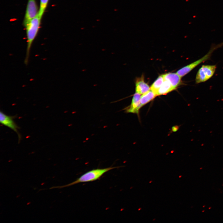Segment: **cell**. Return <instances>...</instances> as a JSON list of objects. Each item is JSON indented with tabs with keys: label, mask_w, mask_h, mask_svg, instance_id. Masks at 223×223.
Masks as SVG:
<instances>
[{
	"label": "cell",
	"mask_w": 223,
	"mask_h": 223,
	"mask_svg": "<svg viewBox=\"0 0 223 223\" xmlns=\"http://www.w3.org/2000/svg\"><path fill=\"white\" fill-rule=\"evenodd\" d=\"M41 19L38 14L25 27L26 30L27 43L24 61L26 65L28 64L31 48L39 30Z\"/></svg>",
	"instance_id": "cell-1"
},
{
	"label": "cell",
	"mask_w": 223,
	"mask_h": 223,
	"mask_svg": "<svg viewBox=\"0 0 223 223\" xmlns=\"http://www.w3.org/2000/svg\"><path fill=\"white\" fill-rule=\"evenodd\" d=\"M119 167H110L103 168L94 169L85 173L76 180L61 187L71 186L78 183L94 181L98 179L105 173L109 171L119 168Z\"/></svg>",
	"instance_id": "cell-2"
},
{
	"label": "cell",
	"mask_w": 223,
	"mask_h": 223,
	"mask_svg": "<svg viewBox=\"0 0 223 223\" xmlns=\"http://www.w3.org/2000/svg\"><path fill=\"white\" fill-rule=\"evenodd\" d=\"M223 46V42L217 45H213L208 52L203 57L180 69L176 73L181 77H183L200 64L209 59L214 51Z\"/></svg>",
	"instance_id": "cell-3"
},
{
	"label": "cell",
	"mask_w": 223,
	"mask_h": 223,
	"mask_svg": "<svg viewBox=\"0 0 223 223\" xmlns=\"http://www.w3.org/2000/svg\"><path fill=\"white\" fill-rule=\"evenodd\" d=\"M216 69V65H203L198 70L195 77V83L205 82L211 78Z\"/></svg>",
	"instance_id": "cell-4"
},
{
	"label": "cell",
	"mask_w": 223,
	"mask_h": 223,
	"mask_svg": "<svg viewBox=\"0 0 223 223\" xmlns=\"http://www.w3.org/2000/svg\"><path fill=\"white\" fill-rule=\"evenodd\" d=\"M15 116L7 115L2 111L0 112V122L2 125L10 128L17 134L19 142H20L21 137L20 134L18 130L20 129L19 127L16 124L14 120Z\"/></svg>",
	"instance_id": "cell-5"
},
{
	"label": "cell",
	"mask_w": 223,
	"mask_h": 223,
	"mask_svg": "<svg viewBox=\"0 0 223 223\" xmlns=\"http://www.w3.org/2000/svg\"><path fill=\"white\" fill-rule=\"evenodd\" d=\"M36 0H28L23 24L24 27L38 14Z\"/></svg>",
	"instance_id": "cell-6"
},
{
	"label": "cell",
	"mask_w": 223,
	"mask_h": 223,
	"mask_svg": "<svg viewBox=\"0 0 223 223\" xmlns=\"http://www.w3.org/2000/svg\"><path fill=\"white\" fill-rule=\"evenodd\" d=\"M140 94L136 92L133 95L131 104L125 109L127 113L138 114L141 107L140 104Z\"/></svg>",
	"instance_id": "cell-7"
},
{
	"label": "cell",
	"mask_w": 223,
	"mask_h": 223,
	"mask_svg": "<svg viewBox=\"0 0 223 223\" xmlns=\"http://www.w3.org/2000/svg\"><path fill=\"white\" fill-rule=\"evenodd\" d=\"M163 75L164 80L169 82L175 89L181 84V77L177 73H168Z\"/></svg>",
	"instance_id": "cell-8"
},
{
	"label": "cell",
	"mask_w": 223,
	"mask_h": 223,
	"mask_svg": "<svg viewBox=\"0 0 223 223\" xmlns=\"http://www.w3.org/2000/svg\"><path fill=\"white\" fill-rule=\"evenodd\" d=\"M150 88L148 85L144 81L142 78L137 79L136 82V92L140 94H143L149 90Z\"/></svg>",
	"instance_id": "cell-9"
},
{
	"label": "cell",
	"mask_w": 223,
	"mask_h": 223,
	"mask_svg": "<svg viewBox=\"0 0 223 223\" xmlns=\"http://www.w3.org/2000/svg\"><path fill=\"white\" fill-rule=\"evenodd\" d=\"M175 89L169 82L164 80L157 93V96L166 94Z\"/></svg>",
	"instance_id": "cell-10"
},
{
	"label": "cell",
	"mask_w": 223,
	"mask_h": 223,
	"mask_svg": "<svg viewBox=\"0 0 223 223\" xmlns=\"http://www.w3.org/2000/svg\"><path fill=\"white\" fill-rule=\"evenodd\" d=\"M156 96V95L150 89L143 94L141 96L140 100L141 107L153 100Z\"/></svg>",
	"instance_id": "cell-11"
},
{
	"label": "cell",
	"mask_w": 223,
	"mask_h": 223,
	"mask_svg": "<svg viewBox=\"0 0 223 223\" xmlns=\"http://www.w3.org/2000/svg\"><path fill=\"white\" fill-rule=\"evenodd\" d=\"M164 81V79L163 75L160 76L152 84L150 87V90L156 95L158 90L161 86Z\"/></svg>",
	"instance_id": "cell-12"
},
{
	"label": "cell",
	"mask_w": 223,
	"mask_h": 223,
	"mask_svg": "<svg viewBox=\"0 0 223 223\" xmlns=\"http://www.w3.org/2000/svg\"><path fill=\"white\" fill-rule=\"evenodd\" d=\"M49 0H40V8L38 15L42 18L43 14L47 7Z\"/></svg>",
	"instance_id": "cell-13"
},
{
	"label": "cell",
	"mask_w": 223,
	"mask_h": 223,
	"mask_svg": "<svg viewBox=\"0 0 223 223\" xmlns=\"http://www.w3.org/2000/svg\"><path fill=\"white\" fill-rule=\"evenodd\" d=\"M178 129V127H177L174 126L173 127L172 129L173 130V131H176Z\"/></svg>",
	"instance_id": "cell-14"
}]
</instances>
